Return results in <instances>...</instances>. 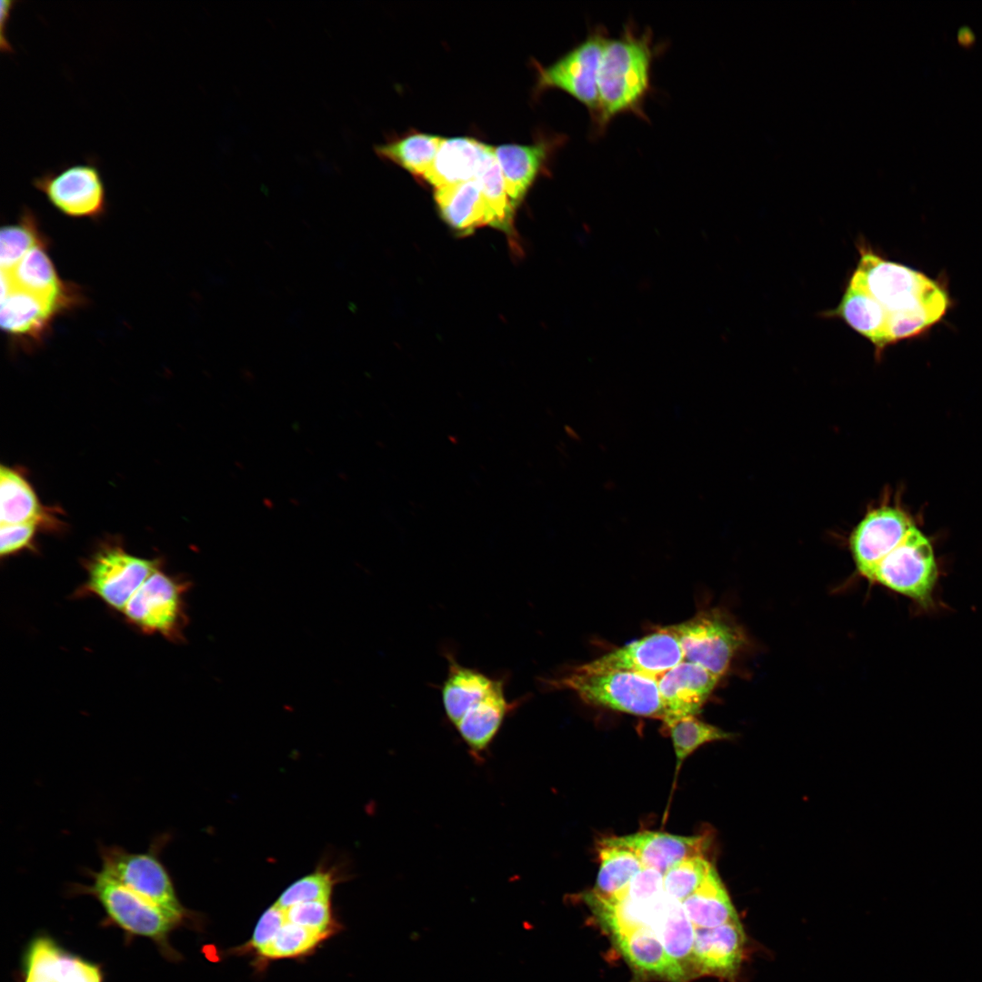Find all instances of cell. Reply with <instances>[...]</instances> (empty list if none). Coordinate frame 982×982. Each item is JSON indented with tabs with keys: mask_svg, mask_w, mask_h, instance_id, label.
I'll use <instances>...</instances> for the list:
<instances>
[{
	"mask_svg": "<svg viewBox=\"0 0 982 982\" xmlns=\"http://www.w3.org/2000/svg\"><path fill=\"white\" fill-rule=\"evenodd\" d=\"M49 247L50 239L27 206L16 223L1 228L0 324L14 347L36 348L60 316L86 304L81 286L60 277Z\"/></svg>",
	"mask_w": 982,
	"mask_h": 982,
	"instance_id": "6da1fadb",
	"label": "cell"
},
{
	"mask_svg": "<svg viewBox=\"0 0 982 982\" xmlns=\"http://www.w3.org/2000/svg\"><path fill=\"white\" fill-rule=\"evenodd\" d=\"M849 282L876 299L884 309L891 344L917 336L946 314V290L926 275L883 259L866 246Z\"/></svg>",
	"mask_w": 982,
	"mask_h": 982,
	"instance_id": "7a4b0ae2",
	"label": "cell"
},
{
	"mask_svg": "<svg viewBox=\"0 0 982 982\" xmlns=\"http://www.w3.org/2000/svg\"><path fill=\"white\" fill-rule=\"evenodd\" d=\"M661 51L651 29L640 33L632 22L625 25L617 37H608L598 70L597 109L591 119L596 134L602 135L623 114L647 121L644 105L653 91L652 65Z\"/></svg>",
	"mask_w": 982,
	"mask_h": 982,
	"instance_id": "3957f363",
	"label": "cell"
},
{
	"mask_svg": "<svg viewBox=\"0 0 982 982\" xmlns=\"http://www.w3.org/2000/svg\"><path fill=\"white\" fill-rule=\"evenodd\" d=\"M171 836H155L144 852H131L117 845H98L100 869L135 894L151 903L180 926L194 917L180 902L172 877L162 860Z\"/></svg>",
	"mask_w": 982,
	"mask_h": 982,
	"instance_id": "277c9868",
	"label": "cell"
},
{
	"mask_svg": "<svg viewBox=\"0 0 982 982\" xmlns=\"http://www.w3.org/2000/svg\"><path fill=\"white\" fill-rule=\"evenodd\" d=\"M552 687L574 691L584 702L636 716L664 719L665 710L656 678L623 671H580L573 668L547 681Z\"/></svg>",
	"mask_w": 982,
	"mask_h": 982,
	"instance_id": "5b68a950",
	"label": "cell"
},
{
	"mask_svg": "<svg viewBox=\"0 0 982 982\" xmlns=\"http://www.w3.org/2000/svg\"><path fill=\"white\" fill-rule=\"evenodd\" d=\"M91 883L72 884L70 893L95 897L108 919L130 935L152 940L168 959L178 954L169 943L171 932L180 926L159 908L102 871L85 870Z\"/></svg>",
	"mask_w": 982,
	"mask_h": 982,
	"instance_id": "8992f818",
	"label": "cell"
},
{
	"mask_svg": "<svg viewBox=\"0 0 982 982\" xmlns=\"http://www.w3.org/2000/svg\"><path fill=\"white\" fill-rule=\"evenodd\" d=\"M32 185L66 217L96 221L107 211L103 175L93 159L45 171Z\"/></svg>",
	"mask_w": 982,
	"mask_h": 982,
	"instance_id": "52a82bcc",
	"label": "cell"
},
{
	"mask_svg": "<svg viewBox=\"0 0 982 982\" xmlns=\"http://www.w3.org/2000/svg\"><path fill=\"white\" fill-rule=\"evenodd\" d=\"M938 569L933 546L915 526L876 566L870 581L883 585L923 607L933 603Z\"/></svg>",
	"mask_w": 982,
	"mask_h": 982,
	"instance_id": "ba28073f",
	"label": "cell"
},
{
	"mask_svg": "<svg viewBox=\"0 0 982 982\" xmlns=\"http://www.w3.org/2000/svg\"><path fill=\"white\" fill-rule=\"evenodd\" d=\"M85 568L86 580L79 596H95L112 609L123 612L137 589L161 567L158 559L142 558L121 546L107 544L86 561Z\"/></svg>",
	"mask_w": 982,
	"mask_h": 982,
	"instance_id": "9c48e42d",
	"label": "cell"
},
{
	"mask_svg": "<svg viewBox=\"0 0 982 982\" xmlns=\"http://www.w3.org/2000/svg\"><path fill=\"white\" fill-rule=\"evenodd\" d=\"M608 37L604 26H596L582 42L553 64L537 65V92L561 90L583 105L592 119L597 109L599 65Z\"/></svg>",
	"mask_w": 982,
	"mask_h": 982,
	"instance_id": "30bf717a",
	"label": "cell"
},
{
	"mask_svg": "<svg viewBox=\"0 0 982 982\" xmlns=\"http://www.w3.org/2000/svg\"><path fill=\"white\" fill-rule=\"evenodd\" d=\"M187 588V582L160 568L143 583L122 613L132 626L145 634L181 640L187 621L184 601Z\"/></svg>",
	"mask_w": 982,
	"mask_h": 982,
	"instance_id": "8fae6325",
	"label": "cell"
},
{
	"mask_svg": "<svg viewBox=\"0 0 982 982\" xmlns=\"http://www.w3.org/2000/svg\"><path fill=\"white\" fill-rule=\"evenodd\" d=\"M684 660L696 663L719 678L744 643L740 628L718 610H705L672 625Z\"/></svg>",
	"mask_w": 982,
	"mask_h": 982,
	"instance_id": "7c38bea8",
	"label": "cell"
},
{
	"mask_svg": "<svg viewBox=\"0 0 982 982\" xmlns=\"http://www.w3.org/2000/svg\"><path fill=\"white\" fill-rule=\"evenodd\" d=\"M682 661L679 641L671 626H667L574 668L587 672L630 671L657 679Z\"/></svg>",
	"mask_w": 982,
	"mask_h": 982,
	"instance_id": "4fadbf2b",
	"label": "cell"
},
{
	"mask_svg": "<svg viewBox=\"0 0 982 982\" xmlns=\"http://www.w3.org/2000/svg\"><path fill=\"white\" fill-rule=\"evenodd\" d=\"M915 526L900 508L885 506L870 510L850 536V548L858 572L869 579L879 562Z\"/></svg>",
	"mask_w": 982,
	"mask_h": 982,
	"instance_id": "5bb4252c",
	"label": "cell"
},
{
	"mask_svg": "<svg viewBox=\"0 0 982 982\" xmlns=\"http://www.w3.org/2000/svg\"><path fill=\"white\" fill-rule=\"evenodd\" d=\"M24 982H104L96 964L65 950L45 935L33 938L23 957Z\"/></svg>",
	"mask_w": 982,
	"mask_h": 982,
	"instance_id": "9a60e30c",
	"label": "cell"
},
{
	"mask_svg": "<svg viewBox=\"0 0 982 982\" xmlns=\"http://www.w3.org/2000/svg\"><path fill=\"white\" fill-rule=\"evenodd\" d=\"M566 141L564 135L543 136L532 145H503L494 147L506 190L514 208L524 199L537 179L547 172L550 160Z\"/></svg>",
	"mask_w": 982,
	"mask_h": 982,
	"instance_id": "2e32d148",
	"label": "cell"
},
{
	"mask_svg": "<svg viewBox=\"0 0 982 982\" xmlns=\"http://www.w3.org/2000/svg\"><path fill=\"white\" fill-rule=\"evenodd\" d=\"M746 946L747 937L739 919L711 928L695 927L694 975L733 979L741 967Z\"/></svg>",
	"mask_w": 982,
	"mask_h": 982,
	"instance_id": "e0dca14e",
	"label": "cell"
},
{
	"mask_svg": "<svg viewBox=\"0 0 982 982\" xmlns=\"http://www.w3.org/2000/svg\"><path fill=\"white\" fill-rule=\"evenodd\" d=\"M598 845L627 849L638 857L644 867L655 869L664 876L676 863L704 856L708 842L705 836L684 837L645 830L605 837Z\"/></svg>",
	"mask_w": 982,
	"mask_h": 982,
	"instance_id": "ac0fdd59",
	"label": "cell"
},
{
	"mask_svg": "<svg viewBox=\"0 0 982 982\" xmlns=\"http://www.w3.org/2000/svg\"><path fill=\"white\" fill-rule=\"evenodd\" d=\"M720 678L703 666L682 661L657 677V686L665 710L664 723L686 716H696Z\"/></svg>",
	"mask_w": 982,
	"mask_h": 982,
	"instance_id": "d6986e66",
	"label": "cell"
},
{
	"mask_svg": "<svg viewBox=\"0 0 982 982\" xmlns=\"http://www.w3.org/2000/svg\"><path fill=\"white\" fill-rule=\"evenodd\" d=\"M585 901L603 927L615 937L640 927H648L656 933L669 897L662 892L657 897L637 901L626 897H603L589 891Z\"/></svg>",
	"mask_w": 982,
	"mask_h": 982,
	"instance_id": "ffe728a7",
	"label": "cell"
},
{
	"mask_svg": "<svg viewBox=\"0 0 982 982\" xmlns=\"http://www.w3.org/2000/svg\"><path fill=\"white\" fill-rule=\"evenodd\" d=\"M492 149L471 137L444 138L423 179L435 189L476 179Z\"/></svg>",
	"mask_w": 982,
	"mask_h": 982,
	"instance_id": "44dd1931",
	"label": "cell"
},
{
	"mask_svg": "<svg viewBox=\"0 0 982 982\" xmlns=\"http://www.w3.org/2000/svg\"><path fill=\"white\" fill-rule=\"evenodd\" d=\"M506 676H500L496 686L476 701L455 726L469 749L479 755L493 742L505 719L518 701L510 702L506 696Z\"/></svg>",
	"mask_w": 982,
	"mask_h": 982,
	"instance_id": "7402d4cb",
	"label": "cell"
},
{
	"mask_svg": "<svg viewBox=\"0 0 982 982\" xmlns=\"http://www.w3.org/2000/svg\"><path fill=\"white\" fill-rule=\"evenodd\" d=\"M45 509L24 476L4 465L0 469L1 525L35 523L57 530L62 523Z\"/></svg>",
	"mask_w": 982,
	"mask_h": 982,
	"instance_id": "603a6c76",
	"label": "cell"
},
{
	"mask_svg": "<svg viewBox=\"0 0 982 982\" xmlns=\"http://www.w3.org/2000/svg\"><path fill=\"white\" fill-rule=\"evenodd\" d=\"M445 655L448 666L440 688L441 699L446 716L455 726L466 710L495 686L500 676H488L480 669L463 666L451 652Z\"/></svg>",
	"mask_w": 982,
	"mask_h": 982,
	"instance_id": "cb8c5ba5",
	"label": "cell"
},
{
	"mask_svg": "<svg viewBox=\"0 0 982 982\" xmlns=\"http://www.w3.org/2000/svg\"><path fill=\"white\" fill-rule=\"evenodd\" d=\"M825 315L843 319L879 352L891 344L884 309L867 291L850 282L839 305Z\"/></svg>",
	"mask_w": 982,
	"mask_h": 982,
	"instance_id": "d4e9b609",
	"label": "cell"
},
{
	"mask_svg": "<svg viewBox=\"0 0 982 982\" xmlns=\"http://www.w3.org/2000/svg\"><path fill=\"white\" fill-rule=\"evenodd\" d=\"M613 938L626 959L636 969L670 982L686 980L681 970L669 958L661 939L651 927H636Z\"/></svg>",
	"mask_w": 982,
	"mask_h": 982,
	"instance_id": "484cf974",
	"label": "cell"
},
{
	"mask_svg": "<svg viewBox=\"0 0 982 982\" xmlns=\"http://www.w3.org/2000/svg\"><path fill=\"white\" fill-rule=\"evenodd\" d=\"M435 198L444 220L454 229L469 233L476 227L491 225V217L478 180L436 189Z\"/></svg>",
	"mask_w": 982,
	"mask_h": 982,
	"instance_id": "4316f807",
	"label": "cell"
},
{
	"mask_svg": "<svg viewBox=\"0 0 982 982\" xmlns=\"http://www.w3.org/2000/svg\"><path fill=\"white\" fill-rule=\"evenodd\" d=\"M682 905L695 927L711 928L739 919L713 866L700 887Z\"/></svg>",
	"mask_w": 982,
	"mask_h": 982,
	"instance_id": "83f0119b",
	"label": "cell"
},
{
	"mask_svg": "<svg viewBox=\"0 0 982 982\" xmlns=\"http://www.w3.org/2000/svg\"><path fill=\"white\" fill-rule=\"evenodd\" d=\"M669 897V896H668ZM666 954L686 980L694 975L692 950L695 927L681 902L669 897L666 909L656 931Z\"/></svg>",
	"mask_w": 982,
	"mask_h": 982,
	"instance_id": "f1b7e54d",
	"label": "cell"
},
{
	"mask_svg": "<svg viewBox=\"0 0 982 982\" xmlns=\"http://www.w3.org/2000/svg\"><path fill=\"white\" fill-rule=\"evenodd\" d=\"M443 137L424 133H412L376 145L375 152L382 159L391 161L414 175L424 177L430 168Z\"/></svg>",
	"mask_w": 982,
	"mask_h": 982,
	"instance_id": "f546056e",
	"label": "cell"
},
{
	"mask_svg": "<svg viewBox=\"0 0 982 982\" xmlns=\"http://www.w3.org/2000/svg\"><path fill=\"white\" fill-rule=\"evenodd\" d=\"M600 867L593 893L611 897L624 890L632 878L644 867L631 851L598 845Z\"/></svg>",
	"mask_w": 982,
	"mask_h": 982,
	"instance_id": "4dcf8cb0",
	"label": "cell"
},
{
	"mask_svg": "<svg viewBox=\"0 0 982 982\" xmlns=\"http://www.w3.org/2000/svg\"><path fill=\"white\" fill-rule=\"evenodd\" d=\"M285 914V913H284ZM330 935L285 920L269 944L256 956L258 961L298 958L312 954Z\"/></svg>",
	"mask_w": 982,
	"mask_h": 982,
	"instance_id": "1f68e13d",
	"label": "cell"
},
{
	"mask_svg": "<svg viewBox=\"0 0 982 982\" xmlns=\"http://www.w3.org/2000/svg\"><path fill=\"white\" fill-rule=\"evenodd\" d=\"M476 179L490 214L491 225L508 231L515 208L506 190L501 168L494 154V146L487 155Z\"/></svg>",
	"mask_w": 982,
	"mask_h": 982,
	"instance_id": "d6a6232c",
	"label": "cell"
},
{
	"mask_svg": "<svg viewBox=\"0 0 982 982\" xmlns=\"http://www.w3.org/2000/svg\"><path fill=\"white\" fill-rule=\"evenodd\" d=\"M672 740L678 769L695 750L701 746L719 740L729 739L732 734L706 723L696 716H686L666 722Z\"/></svg>",
	"mask_w": 982,
	"mask_h": 982,
	"instance_id": "836d02e7",
	"label": "cell"
},
{
	"mask_svg": "<svg viewBox=\"0 0 982 982\" xmlns=\"http://www.w3.org/2000/svg\"><path fill=\"white\" fill-rule=\"evenodd\" d=\"M341 879L340 872L336 867L320 865L314 872L288 886L275 904L286 908L302 902L331 900L334 888Z\"/></svg>",
	"mask_w": 982,
	"mask_h": 982,
	"instance_id": "e575fe53",
	"label": "cell"
},
{
	"mask_svg": "<svg viewBox=\"0 0 982 982\" xmlns=\"http://www.w3.org/2000/svg\"><path fill=\"white\" fill-rule=\"evenodd\" d=\"M711 867L704 856L676 863L664 875L666 894L682 903L700 887Z\"/></svg>",
	"mask_w": 982,
	"mask_h": 982,
	"instance_id": "d590c367",
	"label": "cell"
},
{
	"mask_svg": "<svg viewBox=\"0 0 982 982\" xmlns=\"http://www.w3.org/2000/svg\"><path fill=\"white\" fill-rule=\"evenodd\" d=\"M282 908V907H281ZM287 921L333 936L339 928L331 900L302 902L282 908Z\"/></svg>",
	"mask_w": 982,
	"mask_h": 982,
	"instance_id": "8d00e7d4",
	"label": "cell"
},
{
	"mask_svg": "<svg viewBox=\"0 0 982 982\" xmlns=\"http://www.w3.org/2000/svg\"><path fill=\"white\" fill-rule=\"evenodd\" d=\"M284 920V910L273 904L263 912L250 939L237 948V953H250L256 957L273 939Z\"/></svg>",
	"mask_w": 982,
	"mask_h": 982,
	"instance_id": "74e56055",
	"label": "cell"
},
{
	"mask_svg": "<svg viewBox=\"0 0 982 982\" xmlns=\"http://www.w3.org/2000/svg\"><path fill=\"white\" fill-rule=\"evenodd\" d=\"M663 877L664 876L656 870L643 867L626 887L616 896L626 897L637 901L652 899L665 891Z\"/></svg>",
	"mask_w": 982,
	"mask_h": 982,
	"instance_id": "f35d334b",
	"label": "cell"
},
{
	"mask_svg": "<svg viewBox=\"0 0 982 982\" xmlns=\"http://www.w3.org/2000/svg\"><path fill=\"white\" fill-rule=\"evenodd\" d=\"M39 527L35 523L1 525L0 554L7 556L29 548Z\"/></svg>",
	"mask_w": 982,
	"mask_h": 982,
	"instance_id": "ab89813d",
	"label": "cell"
},
{
	"mask_svg": "<svg viewBox=\"0 0 982 982\" xmlns=\"http://www.w3.org/2000/svg\"><path fill=\"white\" fill-rule=\"evenodd\" d=\"M957 42L964 46H971L976 42V35L971 27L963 25L957 32Z\"/></svg>",
	"mask_w": 982,
	"mask_h": 982,
	"instance_id": "60d3db41",
	"label": "cell"
}]
</instances>
